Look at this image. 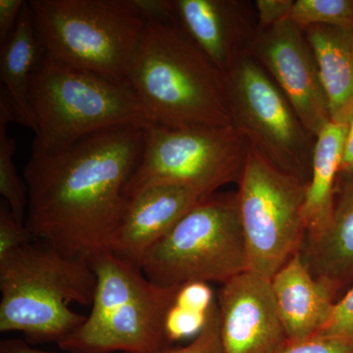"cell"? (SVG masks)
Returning <instances> with one entry per match:
<instances>
[{
    "mask_svg": "<svg viewBox=\"0 0 353 353\" xmlns=\"http://www.w3.org/2000/svg\"><path fill=\"white\" fill-rule=\"evenodd\" d=\"M143 137V127L113 128L59 152H32L23 179L25 224L34 240L88 263L110 252Z\"/></svg>",
    "mask_w": 353,
    "mask_h": 353,
    "instance_id": "6da1fadb",
    "label": "cell"
},
{
    "mask_svg": "<svg viewBox=\"0 0 353 353\" xmlns=\"http://www.w3.org/2000/svg\"><path fill=\"white\" fill-rule=\"evenodd\" d=\"M127 85L153 124L173 129L232 125L224 74L179 23L146 22Z\"/></svg>",
    "mask_w": 353,
    "mask_h": 353,
    "instance_id": "7a4b0ae2",
    "label": "cell"
},
{
    "mask_svg": "<svg viewBox=\"0 0 353 353\" xmlns=\"http://www.w3.org/2000/svg\"><path fill=\"white\" fill-rule=\"evenodd\" d=\"M95 288L88 262L32 241L0 257V332L58 343L87 319L70 304L92 305Z\"/></svg>",
    "mask_w": 353,
    "mask_h": 353,
    "instance_id": "3957f363",
    "label": "cell"
},
{
    "mask_svg": "<svg viewBox=\"0 0 353 353\" xmlns=\"http://www.w3.org/2000/svg\"><path fill=\"white\" fill-rule=\"evenodd\" d=\"M37 123L32 152H55L113 128L152 124L126 83L77 68L43 52L30 83Z\"/></svg>",
    "mask_w": 353,
    "mask_h": 353,
    "instance_id": "277c9868",
    "label": "cell"
},
{
    "mask_svg": "<svg viewBox=\"0 0 353 353\" xmlns=\"http://www.w3.org/2000/svg\"><path fill=\"white\" fill-rule=\"evenodd\" d=\"M90 264L97 277L92 310L58 345L74 353H154L168 347L165 320L180 287L154 284L111 252Z\"/></svg>",
    "mask_w": 353,
    "mask_h": 353,
    "instance_id": "5b68a950",
    "label": "cell"
},
{
    "mask_svg": "<svg viewBox=\"0 0 353 353\" xmlns=\"http://www.w3.org/2000/svg\"><path fill=\"white\" fill-rule=\"evenodd\" d=\"M37 38L51 57L126 83L146 21L131 0L28 1Z\"/></svg>",
    "mask_w": 353,
    "mask_h": 353,
    "instance_id": "8992f818",
    "label": "cell"
},
{
    "mask_svg": "<svg viewBox=\"0 0 353 353\" xmlns=\"http://www.w3.org/2000/svg\"><path fill=\"white\" fill-rule=\"evenodd\" d=\"M139 267L162 287L224 285L248 271L236 192L201 199L146 253Z\"/></svg>",
    "mask_w": 353,
    "mask_h": 353,
    "instance_id": "52a82bcc",
    "label": "cell"
},
{
    "mask_svg": "<svg viewBox=\"0 0 353 353\" xmlns=\"http://www.w3.org/2000/svg\"><path fill=\"white\" fill-rule=\"evenodd\" d=\"M250 152L248 141L232 125L173 129L152 123L143 128V150L125 196L174 183L210 196L227 183H239Z\"/></svg>",
    "mask_w": 353,
    "mask_h": 353,
    "instance_id": "ba28073f",
    "label": "cell"
},
{
    "mask_svg": "<svg viewBox=\"0 0 353 353\" xmlns=\"http://www.w3.org/2000/svg\"><path fill=\"white\" fill-rule=\"evenodd\" d=\"M232 126L250 150L307 185L316 138L259 62L241 57L224 73Z\"/></svg>",
    "mask_w": 353,
    "mask_h": 353,
    "instance_id": "9c48e42d",
    "label": "cell"
},
{
    "mask_svg": "<svg viewBox=\"0 0 353 353\" xmlns=\"http://www.w3.org/2000/svg\"><path fill=\"white\" fill-rule=\"evenodd\" d=\"M238 183L248 271L271 280L303 248L306 185L252 150Z\"/></svg>",
    "mask_w": 353,
    "mask_h": 353,
    "instance_id": "30bf717a",
    "label": "cell"
},
{
    "mask_svg": "<svg viewBox=\"0 0 353 353\" xmlns=\"http://www.w3.org/2000/svg\"><path fill=\"white\" fill-rule=\"evenodd\" d=\"M250 54L268 74L313 136L331 122L312 50L304 32L289 20L259 28Z\"/></svg>",
    "mask_w": 353,
    "mask_h": 353,
    "instance_id": "8fae6325",
    "label": "cell"
},
{
    "mask_svg": "<svg viewBox=\"0 0 353 353\" xmlns=\"http://www.w3.org/2000/svg\"><path fill=\"white\" fill-rule=\"evenodd\" d=\"M217 304L225 353H277L289 341L271 280L243 272L222 285Z\"/></svg>",
    "mask_w": 353,
    "mask_h": 353,
    "instance_id": "7c38bea8",
    "label": "cell"
},
{
    "mask_svg": "<svg viewBox=\"0 0 353 353\" xmlns=\"http://www.w3.org/2000/svg\"><path fill=\"white\" fill-rule=\"evenodd\" d=\"M173 4L179 25L223 74L250 54L259 29L254 2L173 0Z\"/></svg>",
    "mask_w": 353,
    "mask_h": 353,
    "instance_id": "4fadbf2b",
    "label": "cell"
},
{
    "mask_svg": "<svg viewBox=\"0 0 353 353\" xmlns=\"http://www.w3.org/2000/svg\"><path fill=\"white\" fill-rule=\"evenodd\" d=\"M203 199L185 185L159 183L146 188L129 199L110 252L139 266L146 253Z\"/></svg>",
    "mask_w": 353,
    "mask_h": 353,
    "instance_id": "5bb4252c",
    "label": "cell"
},
{
    "mask_svg": "<svg viewBox=\"0 0 353 353\" xmlns=\"http://www.w3.org/2000/svg\"><path fill=\"white\" fill-rule=\"evenodd\" d=\"M313 277L338 301L353 284V171L339 174L333 216L326 231L301 250Z\"/></svg>",
    "mask_w": 353,
    "mask_h": 353,
    "instance_id": "9a60e30c",
    "label": "cell"
},
{
    "mask_svg": "<svg viewBox=\"0 0 353 353\" xmlns=\"http://www.w3.org/2000/svg\"><path fill=\"white\" fill-rule=\"evenodd\" d=\"M271 285L289 341L317 336L326 326L336 299L326 285L313 277L301 252L276 273Z\"/></svg>",
    "mask_w": 353,
    "mask_h": 353,
    "instance_id": "2e32d148",
    "label": "cell"
},
{
    "mask_svg": "<svg viewBox=\"0 0 353 353\" xmlns=\"http://www.w3.org/2000/svg\"><path fill=\"white\" fill-rule=\"evenodd\" d=\"M303 32L314 54L331 121L345 124L353 108V31L312 26Z\"/></svg>",
    "mask_w": 353,
    "mask_h": 353,
    "instance_id": "e0dca14e",
    "label": "cell"
},
{
    "mask_svg": "<svg viewBox=\"0 0 353 353\" xmlns=\"http://www.w3.org/2000/svg\"><path fill=\"white\" fill-rule=\"evenodd\" d=\"M345 134V124L331 121L316 137L312 170L304 199V241L321 236L331 223Z\"/></svg>",
    "mask_w": 353,
    "mask_h": 353,
    "instance_id": "ac0fdd59",
    "label": "cell"
},
{
    "mask_svg": "<svg viewBox=\"0 0 353 353\" xmlns=\"http://www.w3.org/2000/svg\"><path fill=\"white\" fill-rule=\"evenodd\" d=\"M43 55L27 2L13 34L1 46L0 81L19 113L23 126L30 128L34 134L37 123L30 101V83Z\"/></svg>",
    "mask_w": 353,
    "mask_h": 353,
    "instance_id": "d6986e66",
    "label": "cell"
},
{
    "mask_svg": "<svg viewBox=\"0 0 353 353\" xmlns=\"http://www.w3.org/2000/svg\"><path fill=\"white\" fill-rule=\"evenodd\" d=\"M288 20L303 31L312 26L353 31V0H294Z\"/></svg>",
    "mask_w": 353,
    "mask_h": 353,
    "instance_id": "ffe728a7",
    "label": "cell"
},
{
    "mask_svg": "<svg viewBox=\"0 0 353 353\" xmlns=\"http://www.w3.org/2000/svg\"><path fill=\"white\" fill-rule=\"evenodd\" d=\"M8 123L0 120V194L8 203L16 219L25 223L28 206L27 187L14 162L16 139L7 136Z\"/></svg>",
    "mask_w": 353,
    "mask_h": 353,
    "instance_id": "44dd1931",
    "label": "cell"
},
{
    "mask_svg": "<svg viewBox=\"0 0 353 353\" xmlns=\"http://www.w3.org/2000/svg\"><path fill=\"white\" fill-rule=\"evenodd\" d=\"M208 311L194 310L179 305L174 301L165 320V334L168 343L182 341L190 336L196 338L205 324Z\"/></svg>",
    "mask_w": 353,
    "mask_h": 353,
    "instance_id": "7402d4cb",
    "label": "cell"
},
{
    "mask_svg": "<svg viewBox=\"0 0 353 353\" xmlns=\"http://www.w3.org/2000/svg\"><path fill=\"white\" fill-rule=\"evenodd\" d=\"M154 353H225L220 333V315L214 301L209 309L208 319L196 338L185 347H166Z\"/></svg>",
    "mask_w": 353,
    "mask_h": 353,
    "instance_id": "603a6c76",
    "label": "cell"
},
{
    "mask_svg": "<svg viewBox=\"0 0 353 353\" xmlns=\"http://www.w3.org/2000/svg\"><path fill=\"white\" fill-rule=\"evenodd\" d=\"M34 238L25 223L16 219L8 203H0V257L31 243Z\"/></svg>",
    "mask_w": 353,
    "mask_h": 353,
    "instance_id": "cb8c5ba5",
    "label": "cell"
},
{
    "mask_svg": "<svg viewBox=\"0 0 353 353\" xmlns=\"http://www.w3.org/2000/svg\"><path fill=\"white\" fill-rule=\"evenodd\" d=\"M318 334L353 341V284L334 304L331 318Z\"/></svg>",
    "mask_w": 353,
    "mask_h": 353,
    "instance_id": "d4e9b609",
    "label": "cell"
},
{
    "mask_svg": "<svg viewBox=\"0 0 353 353\" xmlns=\"http://www.w3.org/2000/svg\"><path fill=\"white\" fill-rule=\"evenodd\" d=\"M277 353H353V341L317 334L303 341H288Z\"/></svg>",
    "mask_w": 353,
    "mask_h": 353,
    "instance_id": "484cf974",
    "label": "cell"
},
{
    "mask_svg": "<svg viewBox=\"0 0 353 353\" xmlns=\"http://www.w3.org/2000/svg\"><path fill=\"white\" fill-rule=\"evenodd\" d=\"M131 2L146 22L178 23L173 0H131Z\"/></svg>",
    "mask_w": 353,
    "mask_h": 353,
    "instance_id": "4316f807",
    "label": "cell"
},
{
    "mask_svg": "<svg viewBox=\"0 0 353 353\" xmlns=\"http://www.w3.org/2000/svg\"><path fill=\"white\" fill-rule=\"evenodd\" d=\"M294 0H256L254 2L259 28H268L288 20Z\"/></svg>",
    "mask_w": 353,
    "mask_h": 353,
    "instance_id": "83f0119b",
    "label": "cell"
},
{
    "mask_svg": "<svg viewBox=\"0 0 353 353\" xmlns=\"http://www.w3.org/2000/svg\"><path fill=\"white\" fill-rule=\"evenodd\" d=\"M25 0H0V43L10 38L19 21Z\"/></svg>",
    "mask_w": 353,
    "mask_h": 353,
    "instance_id": "f1b7e54d",
    "label": "cell"
},
{
    "mask_svg": "<svg viewBox=\"0 0 353 353\" xmlns=\"http://www.w3.org/2000/svg\"><path fill=\"white\" fill-rule=\"evenodd\" d=\"M353 171V108L345 122V141L341 154L340 174Z\"/></svg>",
    "mask_w": 353,
    "mask_h": 353,
    "instance_id": "f546056e",
    "label": "cell"
},
{
    "mask_svg": "<svg viewBox=\"0 0 353 353\" xmlns=\"http://www.w3.org/2000/svg\"><path fill=\"white\" fill-rule=\"evenodd\" d=\"M0 353H52L31 347L22 340H6L0 343Z\"/></svg>",
    "mask_w": 353,
    "mask_h": 353,
    "instance_id": "4dcf8cb0",
    "label": "cell"
}]
</instances>
